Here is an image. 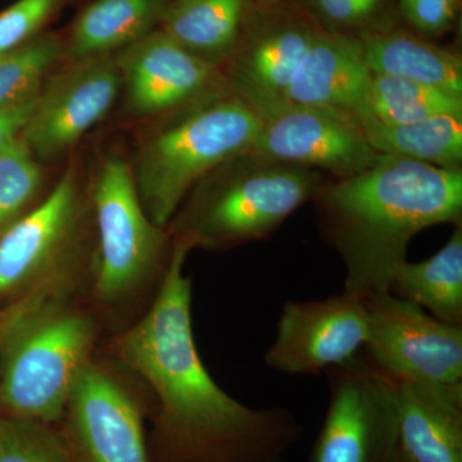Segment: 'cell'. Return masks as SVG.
<instances>
[{"mask_svg": "<svg viewBox=\"0 0 462 462\" xmlns=\"http://www.w3.org/2000/svg\"><path fill=\"white\" fill-rule=\"evenodd\" d=\"M175 236L156 297L141 320L112 345L118 363L147 384L156 404L151 462H285L302 427L284 407L251 409L206 369L194 340L191 251Z\"/></svg>", "mask_w": 462, "mask_h": 462, "instance_id": "6da1fadb", "label": "cell"}, {"mask_svg": "<svg viewBox=\"0 0 462 462\" xmlns=\"http://www.w3.org/2000/svg\"><path fill=\"white\" fill-rule=\"evenodd\" d=\"M312 200L346 267L343 293L366 300L389 291L419 233L461 223L462 171L379 154L363 172L322 182Z\"/></svg>", "mask_w": 462, "mask_h": 462, "instance_id": "7a4b0ae2", "label": "cell"}, {"mask_svg": "<svg viewBox=\"0 0 462 462\" xmlns=\"http://www.w3.org/2000/svg\"><path fill=\"white\" fill-rule=\"evenodd\" d=\"M167 118L142 143L132 165L139 199L163 229L207 175L251 149L261 123L230 90Z\"/></svg>", "mask_w": 462, "mask_h": 462, "instance_id": "3957f363", "label": "cell"}, {"mask_svg": "<svg viewBox=\"0 0 462 462\" xmlns=\"http://www.w3.org/2000/svg\"><path fill=\"white\" fill-rule=\"evenodd\" d=\"M321 172L239 154L190 191L175 236L191 248L225 251L273 236L300 206L314 199Z\"/></svg>", "mask_w": 462, "mask_h": 462, "instance_id": "277c9868", "label": "cell"}, {"mask_svg": "<svg viewBox=\"0 0 462 462\" xmlns=\"http://www.w3.org/2000/svg\"><path fill=\"white\" fill-rule=\"evenodd\" d=\"M97 337L96 319L67 300L27 319L0 348V415L57 427Z\"/></svg>", "mask_w": 462, "mask_h": 462, "instance_id": "5b68a950", "label": "cell"}, {"mask_svg": "<svg viewBox=\"0 0 462 462\" xmlns=\"http://www.w3.org/2000/svg\"><path fill=\"white\" fill-rule=\"evenodd\" d=\"M97 227L93 293L106 307L126 305L162 278L169 234L148 217L134 181L132 163L106 158L89 189Z\"/></svg>", "mask_w": 462, "mask_h": 462, "instance_id": "8992f818", "label": "cell"}, {"mask_svg": "<svg viewBox=\"0 0 462 462\" xmlns=\"http://www.w3.org/2000/svg\"><path fill=\"white\" fill-rule=\"evenodd\" d=\"M90 215L89 191L69 166L42 202L0 234V298L41 289L71 293Z\"/></svg>", "mask_w": 462, "mask_h": 462, "instance_id": "52a82bcc", "label": "cell"}, {"mask_svg": "<svg viewBox=\"0 0 462 462\" xmlns=\"http://www.w3.org/2000/svg\"><path fill=\"white\" fill-rule=\"evenodd\" d=\"M327 374L329 409L310 462H393L397 383L364 348Z\"/></svg>", "mask_w": 462, "mask_h": 462, "instance_id": "ba28073f", "label": "cell"}, {"mask_svg": "<svg viewBox=\"0 0 462 462\" xmlns=\"http://www.w3.org/2000/svg\"><path fill=\"white\" fill-rule=\"evenodd\" d=\"M370 360L398 384L462 383V327L438 320L409 300L383 291L364 300Z\"/></svg>", "mask_w": 462, "mask_h": 462, "instance_id": "9c48e42d", "label": "cell"}, {"mask_svg": "<svg viewBox=\"0 0 462 462\" xmlns=\"http://www.w3.org/2000/svg\"><path fill=\"white\" fill-rule=\"evenodd\" d=\"M143 421L141 400L93 358L57 428L74 462H151Z\"/></svg>", "mask_w": 462, "mask_h": 462, "instance_id": "30bf717a", "label": "cell"}, {"mask_svg": "<svg viewBox=\"0 0 462 462\" xmlns=\"http://www.w3.org/2000/svg\"><path fill=\"white\" fill-rule=\"evenodd\" d=\"M322 29L311 14L284 3L252 9L223 69L231 93L258 117L284 106L291 76Z\"/></svg>", "mask_w": 462, "mask_h": 462, "instance_id": "8fae6325", "label": "cell"}, {"mask_svg": "<svg viewBox=\"0 0 462 462\" xmlns=\"http://www.w3.org/2000/svg\"><path fill=\"white\" fill-rule=\"evenodd\" d=\"M123 88L114 54L72 60L42 87L23 136L39 162L74 149L114 107Z\"/></svg>", "mask_w": 462, "mask_h": 462, "instance_id": "7c38bea8", "label": "cell"}, {"mask_svg": "<svg viewBox=\"0 0 462 462\" xmlns=\"http://www.w3.org/2000/svg\"><path fill=\"white\" fill-rule=\"evenodd\" d=\"M260 121L249 152L273 162L345 179L369 169L379 156L352 118L330 109L287 103Z\"/></svg>", "mask_w": 462, "mask_h": 462, "instance_id": "4fadbf2b", "label": "cell"}, {"mask_svg": "<svg viewBox=\"0 0 462 462\" xmlns=\"http://www.w3.org/2000/svg\"><path fill=\"white\" fill-rule=\"evenodd\" d=\"M367 330L364 300L343 291L320 300H288L264 364L288 375H319L357 355Z\"/></svg>", "mask_w": 462, "mask_h": 462, "instance_id": "5bb4252c", "label": "cell"}, {"mask_svg": "<svg viewBox=\"0 0 462 462\" xmlns=\"http://www.w3.org/2000/svg\"><path fill=\"white\" fill-rule=\"evenodd\" d=\"M114 58L127 108L136 117H167L230 90L223 69L193 56L161 29L118 51Z\"/></svg>", "mask_w": 462, "mask_h": 462, "instance_id": "9a60e30c", "label": "cell"}, {"mask_svg": "<svg viewBox=\"0 0 462 462\" xmlns=\"http://www.w3.org/2000/svg\"><path fill=\"white\" fill-rule=\"evenodd\" d=\"M372 79L360 38L322 29L291 76L285 100L330 109L361 127L369 120Z\"/></svg>", "mask_w": 462, "mask_h": 462, "instance_id": "2e32d148", "label": "cell"}, {"mask_svg": "<svg viewBox=\"0 0 462 462\" xmlns=\"http://www.w3.org/2000/svg\"><path fill=\"white\" fill-rule=\"evenodd\" d=\"M393 462H462V383H397Z\"/></svg>", "mask_w": 462, "mask_h": 462, "instance_id": "e0dca14e", "label": "cell"}, {"mask_svg": "<svg viewBox=\"0 0 462 462\" xmlns=\"http://www.w3.org/2000/svg\"><path fill=\"white\" fill-rule=\"evenodd\" d=\"M358 38L373 75L406 79L462 97V60L456 51L400 29H366Z\"/></svg>", "mask_w": 462, "mask_h": 462, "instance_id": "ac0fdd59", "label": "cell"}, {"mask_svg": "<svg viewBox=\"0 0 462 462\" xmlns=\"http://www.w3.org/2000/svg\"><path fill=\"white\" fill-rule=\"evenodd\" d=\"M254 0H172L161 30L190 54L223 69L236 51Z\"/></svg>", "mask_w": 462, "mask_h": 462, "instance_id": "d6986e66", "label": "cell"}, {"mask_svg": "<svg viewBox=\"0 0 462 462\" xmlns=\"http://www.w3.org/2000/svg\"><path fill=\"white\" fill-rule=\"evenodd\" d=\"M169 0H96L81 12L66 53L72 60L121 51L153 32Z\"/></svg>", "mask_w": 462, "mask_h": 462, "instance_id": "ffe728a7", "label": "cell"}, {"mask_svg": "<svg viewBox=\"0 0 462 462\" xmlns=\"http://www.w3.org/2000/svg\"><path fill=\"white\" fill-rule=\"evenodd\" d=\"M388 291L438 320L462 327V224L455 225L451 238L434 256L401 264Z\"/></svg>", "mask_w": 462, "mask_h": 462, "instance_id": "44dd1931", "label": "cell"}, {"mask_svg": "<svg viewBox=\"0 0 462 462\" xmlns=\"http://www.w3.org/2000/svg\"><path fill=\"white\" fill-rule=\"evenodd\" d=\"M361 129L376 153L409 158L443 169H461V116H437L400 125L366 121Z\"/></svg>", "mask_w": 462, "mask_h": 462, "instance_id": "7402d4cb", "label": "cell"}, {"mask_svg": "<svg viewBox=\"0 0 462 462\" xmlns=\"http://www.w3.org/2000/svg\"><path fill=\"white\" fill-rule=\"evenodd\" d=\"M443 115L462 117V97L406 79L373 75L366 121L400 125Z\"/></svg>", "mask_w": 462, "mask_h": 462, "instance_id": "603a6c76", "label": "cell"}, {"mask_svg": "<svg viewBox=\"0 0 462 462\" xmlns=\"http://www.w3.org/2000/svg\"><path fill=\"white\" fill-rule=\"evenodd\" d=\"M65 53L62 39L47 33L0 54V108L36 98L45 78Z\"/></svg>", "mask_w": 462, "mask_h": 462, "instance_id": "cb8c5ba5", "label": "cell"}, {"mask_svg": "<svg viewBox=\"0 0 462 462\" xmlns=\"http://www.w3.org/2000/svg\"><path fill=\"white\" fill-rule=\"evenodd\" d=\"M44 178L23 136L0 151V234L38 205Z\"/></svg>", "mask_w": 462, "mask_h": 462, "instance_id": "d4e9b609", "label": "cell"}, {"mask_svg": "<svg viewBox=\"0 0 462 462\" xmlns=\"http://www.w3.org/2000/svg\"><path fill=\"white\" fill-rule=\"evenodd\" d=\"M0 462H74L56 425L0 415Z\"/></svg>", "mask_w": 462, "mask_h": 462, "instance_id": "484cf974", "label": "cell"}, {"mask_svg": "<svg viewBox=\"0 0 462 462\" xmlns=\"http://www.w3.org/2000/svg\"><path fill=\"white\" fill-rule=\"evenodd\" d=\"M58 5L60 0H17L0 12V54L32 41Z\"/></svg>", "mask_w": 462, "mask_h": 462, "instance_id": "4316f807", "label": "cell"}, {"mask_svg": "<svg viewBox=\"0 0 462 462\" xmlns=\"http://www.w3.org/2000/svg\"><path fill=\"white\" fill-rule=\"evenodd\" d=\"M404 18L422 36H436L454 25L461 0H398Z\"/></svg>", "mask_w": 462, "mask_h": 462, "instance_id": "83f0119b", "label": "cell"}, {"mask_svg": "<svg viewBox=\"0 0 462 462\" xmlns=\"http://www.w3.org/2000/svg\"><path fill=\"white\" fill-rule=\"evenodd\" d=\"M69 294L56 289H41L26 296L18 298L8 306L0 307V348L5 345L8 337L23 324L27 319L45 307L67 300Z\"/></svg>", "mask_w": 462, "mask_h": 462, "instance_id": "f1b7e54d", "label": "cell"}, {"mask_svg": "<svg viewBox=\"0 0 462 462\" xmlns=\"http://www.w3.org/2000/svg\"><path fill=\"white\" fill-rule=\"evenodd\" d=\"M383 0H314L318 14L336 26H365L374 20Z\"/></svg>", "mask_w": 462, "mask_h": 462, "instance_id": "f546056e", "label": "cell"}, {"mask_svg": "<svg viewBox=\"0 0 462 462\" xmlns=\"http://www.w3.org/2000/svg\"><path fill=\"white\" fill-rule=\"evenodd\" d=\"M38 97L21 105L0 108V151L23 134L36 107Z\"/></svg>", "mask_w": 462, "mask_h": 462, "instance_id": "4dcf8cb0", "label": "cell"}, {"mask_svg": "<svg viewBox=\"0 0 462 462\" xmlns=\"http://www.w3.org/2000/svg\"><path fill=\"white\" fill-rule=\"evenodd\" d=\"M284 2L285 0H254V8L263 9L276 7V5H281Z\"/></svg>", "mask_w": 462, "mask_h": 462, "instance_id": "1f68e13d", "label": "cell"}]
</instances>
